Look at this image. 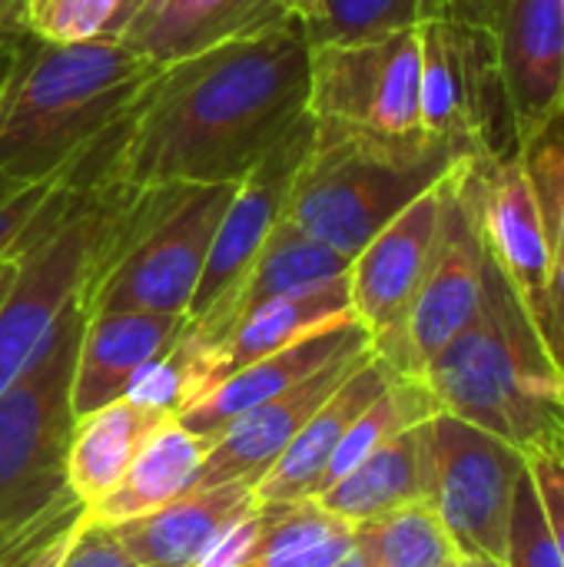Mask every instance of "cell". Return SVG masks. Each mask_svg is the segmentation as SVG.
<instances>
[{
	"instance_id": "1",
	"label": "cell",
	"mask_w": 564,
	"mask_h": 567,
	"mask_svg": "<svg viewBox=\"0 0 564 567\" xmlns=\"http://www.w3.org/2000/svg\"><path fill=\"white\" fill-rule=\"evenodd\" d=\"M309 40L273 23L160 66L126 116L73 166L76 183H239L306 113Z\"/></svg>"
},
{
	"instance_id": "2",
	"label": "cell",
	"mask_w": 564,
	"mask_h": 567,
	"mask_svg": "<svg viewBox=\"0 0 564 567\" xmlns=\"http://www.w3.org/2000/svg\"><path fill=\"white\" fill-rule=\"evenodd\" d=\"M156 73L160 66L123 40L43 43L23 30L0 90V183L20 189L70 169Z\"/></svg>"
},
{
	"instance_id": "3",
	"label": "cell",
	"mask_w": 564,
	"mask_h": 567,
	"mask_svg": "<svg viewBox=\"0 0 564 567\" xmlns=\"http://www.w3.org/2000/svg\"><path fill=\"white\" fill-rule=\"evenodd\" d=\"M439 412L472 422L529 452L564 432V375L548 346L489 256L475 319L422 369Z\"/></svg>"
},
{
	"instance_id": "4",
	"label": "cell",
	"mask_w": 564,
	"mask_h": 567,
	"mask_svg": "<svg viewBox=\"0 0 564 567\" xmlns=\"http://www.w3.org/2000/svg\"><path fill=\"white\" fill-rule=\"evenodd\" d=\"M312 126V150L296 176L286 216L349 262L416 196L469 159L432 136L386 140Z\"/></svg>"
},
{
	"instance_id": "5",
	"label": "cell",
	"mask_w": 564,
	"mask_h": 567,
	"mask_svg": "<svg viewBox=\"0 0 564 567\" xmlns=\"http://www.w3.org/2000/svg\"><path fill=\"white\" fill-rule=\"evenodd\" d=\"M86 312L80 296L63 309L40 352L0 395V551L70 502L66 442L73 432L70 385Z\"/></svg>"
},
{
	"instance_id": "6",
	"label": "cell",
	"mask_w": 564,
	"mask_h": 567,
	"mask_svg": "<svg viewBox=\"0 0 564 567\" xmlns=\"http://www.w3.org/2000/svg\"><path fill=\"white\" fill-rule=\"evenodd\" d=\"M233 193L236 183L183 189V196L160 213L96 282L80 292L83 312L186 316Z\"/></svg>"
},
{
	"instance_id": "7",
	"label": "cell",
	"mask_w": 564,
	"mask_h": 567,
	"mask_svg": "<svg viewBox=\"0 0 564 567\" xmlns=\"http://www.w3.org/2000/svg\"><path fill=\"white\" fill-rule=\"evenodd\" d=\"M419 23L359 43L309 47L306 113L319 126L386 140H416L425 136L419 113Z\"/></svg>"
},
{
	"instance_id": "8",
	"label": "cell",
	"mask_w": 564,
	"mask_h": 567,
	"mask_svg": "<svg viewBox=\"0 0 564 567\" xmlns=\"http://www.w3.org/2000/svg\"><path fill=\"white\" fill-rule=\"evenodd\" d=\"M525 472V452L512 442L449 412L432 415L425 502L459 558H505L512 502Z\"/></svg>"
},
{
	"instance_id": "9",
	"label": "cell",
	"mask_w": 564,
	"mask_h": 567,
	"mask_svg": "<svg viewBox=\"0 0 564 567\" xmlns=\"http://www.w3.org/2000/svg\"><path fill=\"white\" fill-rule=\"evenodd\" d=\"M110 206L113 186L76 183L63 219L20 252L17 279L0 306V395L40 352L63 309L83 292Z\"/></svg>"
},
{
	"instance_id": "10",
	"label": "cell",
	"mask_w": 564,
	"mask_h": 567,
	"mask_svg": "<svg viewBox=\"0 0 564 567\" xmlns=\"http://www.w3.org/2000/svg\"><path fill=\"white\" fill-rule=\"evenodd\" d=\"M419 43L422 133L465 156H499L512 150L492 33L465 20L425 17L419 20Z\"/></svg>"
},
{
	"instance_id": "11",
	"label": "cell",
	"mask_w": 564,
	"mask_h": 567,
	"mask_svg": "<svg viewBox=\"0 0 564 567\" xmlns=\"http://www.w3.org/2000/svg\"><path fill=\"white\" fill-rule=\"evenodd\" d=\"M452 176V173H449ZM449 176L416 196L392 223H386L349 262V306L369 332L372 352L402 375V342L412 302L432 266Z\"/></svg>"
},
{
	"instance_id": "12",
	"label": "cell",
	"mask_w": 564,
	"mask_h": 567,
	"mask_svg": "<svg viewBox=\"0 0 564 567\" xmlns=\"http://www.w3.org/2000/svg\"><path fill=\"white\" fill-rule=\"evenodd\" d=\"M475 159L479 156L462 159L449 176L439 246L406 322L402 375L419 379L422 369L475 319L482 306L489 246L479 223Z\"/></svg>"
},
{
	"instance_id": "13",
	"label": "cell",
	"mask_w": 564,
	"mask_h": 567,
	"mask_svg": "<svg viewBox=\"0 0 564 567\" xmlns=\"http://www.w3.org/2000/svg\"><path fill=\"white\" fill-rule=\"evenodd\" d=\"M312 116L302 113V120L236 183V193L216 226L196 296L186 312L193 329H206L219 316V309L229 302L253 259L259 256L263 243L286 216L296 176L312 150Z\"/></svg>"
},
{
	"instance_id": "14",
	"label": "cell",
	"mask_w": 564,
	"mask_h": 567,
	"mask_svg": "<svg viewBox=\"0 0 564 567\" xmlns=\"http://www.w3.org/2000/svg\"><path fill=\"white\" fill-rule=\"evenodd\" d=\"M489 33L509 140L529 153L564 116V0H502Z\"/></svg>"
},
{
	"instance_id": "15",
	"label": "cell",
	"mask_w": 564,
	"mask_h": 567,
	"mask_svg": "<svg viewBox=\"0 0 564 567\" xmlns=\"http://www.w3.org/2000/svg\"><path fill=\"white\" fill-rule=\"evenodd\" d=\"M475 196L489 256L539 326L555 272V243L525 156L519 150L479 156Z\"/></svg>"
},
{
	"instance_id": "16",
	"label": "cell",
	"mask_w": 564,
	"mask_h": 567,
	"mask_svg": "<svg viewBox=\"0 0 564 567\" xmlns=\"http://www.w3.org/2000/svg\"><path fill=\"white\" fill-rule=\"evenodd\" d=\"M372 355L369 349L349 352L312 372L309 379L296 382L293 389L259 402L256 409L243 412L233 425H226L199 468L196 488H213V485H229L243 482L253 485L279 462V455L293 445V439L302 432V425L326 405V399Z\"/></svg>"
},
{
	"instance_id": "17",
	"label": "cell",
	"mask_w": 564,
	"mask_h": 567,
	"mask_svg": "<svg viewBox=\"0 0 564 567\" xmlns=\"http://www.w3.org/2000/svg\"><path fill=\"white\" fill-rule=\"evenodd\" d=\"M342 319H356L352 306H349V276L276 296V299L256 306L249 316H243L219 339H203L189 329L196 399H203L209 389H216L223 379H229L243 365L266 359V355H273L326 326H336Z\"/></svg>"
},
{
	"instance_id": "18",
	"label": "cell",
	"mask_w": 564,
	"mask_h": 567,
	"mask_svg": "<svg viewBox=\"0 0 564 567\" xmlns=\"http://www.w3.org/2000/svg\"><path fill=\"white\" fill-rule=\"evenodd\" d=\"M186 316H163V312H93L86 316L73 385H70V409L73 419L90 415L110 402L126 399L136 375L166 355L176 339L186 332Z\"/></svg>"
},
{
	"instance_id": "19",
	"label": "cell",
	"mask_w": 564,
	"mask_h": 567,
	"mask_svg": "<svg viewBox=\"0 0 564 567\" xmlns=\"http://www.w3.org/2000/svg\"><path fill=\"white\" fill-rule=\"evenodd\" d=\"M369 332L356 322V319H342L336 326H326L266 359H256L249 365H243L239 372H233L229 379H223L216 389H209L203 399H196L193 405H186L176 422L186 425L196 435L216 439L226 425H233L243 412L256 409L259 402L293 389L296 382L309 379L312 372H319L322 365H329L339 355L369 349Z\"/></svg>"
},
{
	"instance_id": "20",
	"label": "cell",
	"mask_w": 564,
	"mask_h": 567,
	"mask_svg": "<svg viewBox=\"0 0 564 567\" xmlns=\"http://www.w3.org/2000/svg\"><path fill=\"white\" fill-rule=\"evenodd\" d=\"M256 505L253 485L243 482L193 488L150 515L113 525V535L136 567H193Z\"/></svg>"
},
{
	"instance_id": "21",
	"label": "cell",
	"mask_w": 564,
	"mask_h": 567,
	"mask_svg": "<svg viewBox=\"0 0 564 567\" xmlns=\"http://www.w3.org/2000/svg\"><path fill=\"white\" fill-rule=\"evenodd\" d=\"M399 372L382 362L376 352L326 399V405L302 425V432L293 439V445L279 455V462L256 482V498L259 505H276V502H302L316 498L322 475L346 439L349 425L389 389V382Z\"/></svg>"
},
{
	"instance_id": "22",
	"label": "cell",
	"mask_w": 564,
	"mask_h": 567,
	"mask_svg": "<svg viewBox=\"0 0 564 567\" xmlns=\"http://www.w3.org/2000/svg\"><path fill=\"white\" fill-rule=\"evenodd\" d=\"M289 20L283 0H150L116 40L156 66Z\"/></svg>"
},
{
	"instance_id": "23",
	"label": "cell",
	"mask_w": 564,
	"mask_h": 567,
	"mask_svg": "<svg viewBox=\"0 0 564 567\" xmlns=\"http://www.w3.org/2000/svg\"><path fill=\"white\" fill-rule=\"evenodd\" d=\"M170 419H173L170 412H160L133 399H120L90 415H80L73 422L66 458H63L70 492L86 508H93L103 495L116 488V482L126 475L133 458L143 452V445Z\"/></svg>"
},
{
	"instance_id": "24",
	"label": "cell",
	"mask_w": 564,
	"mask_h": 567,
	"mask_svg": "<svg viewBox=\"0 0 564 567\" xmlns=\"http://www.w3.org/2000/svg\"><path fill=\"white\" fill-rule=\"evenodd\" d=\"M429 422H419L372 455H366L352 472L332 482L316 502L342 518L346 525L359 528L372 518H382L396 508L412 502H425L429 488Z\"/></svg>"
},
{
	"instance_id": "25",
	"label": "cell",
	"mask_w": 564,
	"mask_h": 567,
	"mask_svg": "<svg viewBox=\"0 0 564 567\" xmlns=\"http://www.w3.org/2000/svg\"><path fill=\"white\" fill-rule=\"evenodd\" d=\"M349 272V259L339 256L336 249H329L326 243L312 239L306 229H299L289 216H283L276 223V229L269 233V239L263 243L259 256L253 259L249 272L243 276V282L236 286V292L229 296V302L219 309V316L206 326V329H193L203 339H219L226 329H233L243 316H249L256 306L316 286V282H329Z\"/></svg>"
},
{
	"instance_id": "26",
	"label": "cell",
	"mask_w": 564,
	"mask_h": 567,
	"mask_svg": "<svg viewBox=\"0 0 564 567\" xmlns=\"http://www.w3.org/2000/svg\"><path fill=\"white\" fill-rule=\"evenodd\" d=\"M213 439L189 432L176 419H170L133 458L126 475L116 482L110 495H103L93 508H86V518L96 525H123L130 518L150 515L173 498L186 495L199 482L203 458L209 452Z\"/></svg>"
},
{
	"instance_id": "27",
	"label": "cell",
	"mask_w": 564,
	"mask_h": 567,
	"mask_svg": "<svg viewBox=\"0 0 564 567\" xmlns=\"http://www.w3.org/2000/svg\"><path fill=\"white\" fill-rule=\"evenodd\" d=\"M259 508V535L243 567H332L356 548V528L316 498Z\"/></svg>"
},
{
	"instance_id": "28",
	"label": "cell",
	"mask_w": 564,
	"mask_h": 567,
	"mask_svg": "<svg viewBox=\"0 0 564 567\" xmlns=\"http://www.w3.org/2000/svg\"><path fill=\"white\" fill-rule=\"evenodd\" d=\"M439 412V405H435V399H432V392L425 389V382L422 379H416V375H396L392 382H389V389L349 425V432H346V439L339 442V449H336V455H332V462H329V468H326V475H322V485H319V495L332 485V482H339L346 472H352L366 455H372L379 445H386L389 439H396L399 432H406V429H412V425H419V422H425V419H432ZM316 495V498H319Z\"/></svg>"
},
{
	"instance_id": "29",
	"label": "cell",
	"mask_w": 564,
	"mask_h": 567,
	"mask_svg": "<svg viewBox=\"0 0 564 567\" xmlns=\"http://www.w3.org/2000/svg\"><path fill=\"white\" fill-rule=\"evenodd\" d=\"M289 20L306 33L309 47L359 43L416 27L425 0H283Z\"/></svg>"
},
{
	"instance_id": "30",
	"label": "cell",
	"mask_w": 564,
	"mask_h": 567,
	"mask_svg": "<svg viewBox=\"0 0 564 567\" xmlns=\"http://www.w3.org/2000/svg\"><path fill=\"white\" fill-rule=\"evenodd\" d=\"M356 545L362 548L369 567H445L459 558L429 502H412L359 525Z\"/></svg>"
},
{
	"instance_id": "31",
	"label": "cell",
	"mask_w": 564,
	"mask_h": 567,
	"mask_svg": "<svg viewBox=\"0 0 564 567\" xmlns=\"http://www.w3.org/2000/svg\"><path fill=\"white\" fill-rule=\"evenodd\" d=\"M123 0H23L20 30L43 43L113 40V23Z\"/></svg>"
},
{
	"instance_id": "32",
	"label": "cell",
	"mask_w": 564,
	"mask_h": 567,
	"mask_svg": "<svg viewBox=\"0 0 564 567\" xmlns=\"http://www.w3.org/2000/svg\"><path fill=\"white\" fill-rule=\"evenodd\" d=\"M502 567H564L529 472L522 475L515 488Z\"/></svg>"
},
{
	"instance_id": "33",
	"label": "cell",
	"mask_w": 564,
	"mask_h": 567,
	"mask_svg": "<svg viewBox=\"0 0 564 567\" xmlns=\"http://www.w3.org/2000/svg\"><path fill=\"white\" fill-rule=\"evenodd\" d=\"M529 163V173L535 179V189L542 196L552 243H555V259L564 256V116L539 140L529 153H522Z\"/></svg>"
},
{
	"instance_id": "34",
	"label": "cell",
	"mask_w": 564,
	"mask_h": 567,
	"mask_svg": "<svg viewBox=\"0 0 564 567\" xmlns=\"http://www.w3.org/2000/svg\"><path fill=\"white\" fill-rule=\"evenodd\" d=\"M525 462H529V475L535 482L545 522L552 528V538H555V548H558L564 565V432L529 449Z\"/></svg>"
},
{
	"instance_id": "35",
	"label": "cell",
	"mask_w": 564,
	"mask_h": 567,
	"mask_svg": "<svg viewBox=\"0 0 564 567\" xmlns=\"http://www.w3.org/2000/svg\"><path fill=\"white\" fill-rule=\"evenodd\" d=\"M60 567H136L133 558L123 551V545L116 542L110 525H96L90 518H83V525L76 528L66 555Z\"/></svg>"
},
{
	"instance_id": "36",
	"label": "cell",
	"mask_w": 564,
	"mask_h": 567,
	"mask_svg": "<svg viewBox=\"0 0 564 567\" xmlns=\"http://www.w3.org/2000/svg\"><path fill=\"white\" fill-rule=\"evenodd\" d=\"M539 332L548 346V355L555 359L558 372L564 375V256L555 259V272H552L545 306L539 316Z\"/></svg>"
},
{
	"instance_id": "37",
	"label": "cell",
	"mask_w": 564,
	"mask_h": 567,
	"mask_svg": "<svg viewBox=\"0 0 564 567\" xmlns=\"http://www.w3.org/2000/svg\"><path fill=\"white\" fill-rule=\"evenodd\" d=\"M499 3L502 0H425V17H452L489 30L499 13Z\"/></svg>"
},
{
	"instance_id": "38",
	"label": "cell",
	"mask_w": 564,
	"mask_h": 567,
	"mask_svg": "<svg viewBox=\"0 0 564 567\" xmlns=\"http://www.w3.org/2000/svg\"><path fill=\"white\" fill-rule=\"evenodd\" d=\"M80 518H86V515H80ZM80 518H70V522H63V525H53V528H47V532L33 535L30 542H23V545H20V548H13L10 555H3V558H0V567H27L43 545H50L60 532H66V528H70V525H76Z\"/></svg>"
},
{
	"instance_id": "39",
	"label": "cell",
	"mask_w": 564,
	"mask_h": 567,
	"mask_svg": "<svg viewBox=\"0 0 564 567\" xmlns=\"http://www.w3.org/2000/svg\"><path fill=\"white\" fill-rule=\"evenodd\" d=\"M20 40H23V30L0 33V90H3V83L10 80V70H13V63H17V53H20Z\"/></svg>"
},
{
	"instance_id": "40",
	"label": "cell",
	"mask_w": 564,
	"mask_h": 567,
	"mask_svg": "<svg viewBox=\"0 0 564 567\" xmlns=\"http://www.w3.org/2000/svg\"><path fill=\"white\" fill-rule=\"evenodd\" d=\"M20 10L23 0H0V33L20 30Z\"/></svg>"
},
{
	"instance_id": "41",
	"label": "cell",
	"mask_w": 564,
	"mask_h": 567,
	"mask_svg": "<svg viewBox=\"0 0 564 567\" xmlns=\"http://www.w3.org/2000/svg\"><path fill=\"white\" fill-rule=\"evenodd\" d=\"M146 3H150V0H123V7H120V13H116V23H113V40L123 33V27H126V23H130V20L140 13Z\"/></svg>"
},
{
	"instance_id": "42",
	"label": "cell",
	"mask_w": 564,
	"mask_h": 567,
	"mask_svg": "<svg viewBox=\"0 0 564 567\" xmlns=\"http://www.w3.org/2000/svg\"><path fill=\"white\" fill-rule=\"evenodd\" d=\"M17 266H20V256H10V259L0 262V306H3V299H7L13 279H17Z\"/></svg>"
},
{
	"instance_id": "43",
	"label": "cell",
	"mask_w": 564,
	"mask_h": 567,
	"mask_svg": "<svg viewBox=\"0 0 564 567\" xmlns=\"http://www.w3.org/2000/svg\"><path fill=\"white\" fill-rule=\"evenodd\" d=\"M332 567H369V561H366L362 548L356 545V548H352V551H349L346 558H339V561H336V565H332Z\"/></svg>"
},
{
	"instance_id": "44",
	"label": "cell",
	"mask_w": 564,
	"mask_h": 567,
	"mask_svg": "<svg viewBox=\"0 0 564 567\" xmlns=\"http://www.w3.org/2000/svg\"><path fill=\"white\" fill-rule=\"evenodd\" d=\"M462 567H502V561H492V558H462Z\"/></svg>"
},
{
	"instance_id": "45",
	"label": "cell",
	"mask_w": 564,
	"mask_h": 567,
	"mask_svg": "<svg viewBox=\"0 0 564 567\" xmlns=\"http://www.w3.org/2000/svg\"><path fill=\"white\" fill-rule=\"evenodd\" d=\"M558 405H562V415H564V382H562V392H558Z\"/></svg>"
},
{
	"instance_id": "46",
	"label": "cell",
	"mask_w": 564,
	"mask_h": 567,
	"mask_svg": "<svg viewBox=\"0 0 564 567\" xmlns=\"http://www.w3.org/2000/svg\"><path fill=\"white\" fill-rule=\"evenodd\" d=\"M445 567H462V558H452V561H449Z\"/></svg>"
}]
</instances>
